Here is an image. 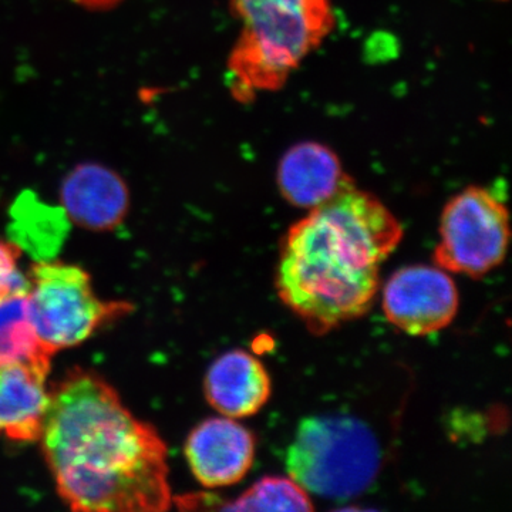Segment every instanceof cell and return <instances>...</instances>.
I'll return each mask as SVG.
<instances>
[{"mask_svg":"<svg viewBox=\"0 0 512 512\" xmlns=\"http://www.w3.org/2000/svg\"><path fill=\"white\" fill-rule=\"evenodd\" d=\"M40 439L57 491L72 510L170 508L164 441L94 373L73 370L50 393Z\"/></svg>","mask_w":512,"mask_h":512,"instance_id":"cell-1","label":"cell"},{"mask_svg":"<svg viewBox=\"0 0 512 512\" xmlns=\"http://www.w3.org/2000/svg\"><path fill=\"white\" fill-rule=\"evenodd\" d=\"M402 238L396 215L346 175L332 197L286 234L279 298L318 336L362 318L379 292L380 268Z\"/></svg>","mask_w":512,"mask_h":512,"instance_id":"cell-2","label":"cell"},{"mask_svg":"<svg viewBox=\"0 0 512 512\" xmlns=\"http://www.w3.org/2000/svg\"><path fill=\"white\" fill-rule=\"evenodd\" d=\"M241 23L228 57V87L239 103L276 92L335 29L330 0H229Z\"/></svg>","mask_w":512,"mask_h":512,"instance_id":"cell-3","label":"cell"},{"mask_svg":"<svg viewBox=\"0 0 512 512\" xmlns=\"http://www.w3.org/2000/svg\"><path fill=\"white\" fill-rule=\"evenodd\" d=\"M286 471L308 494L345 500L365 493L380 468L375 434L348 416L302 420L286 453Z\"/></svg>","mask_w":512,"mask_h":512,"instance_id":"cell-4","label":"cell"},{"mask_svg":"<svg viewBox=\"0 0 512 512\" xmlns=\"http://www.w3.org/2000/svg\"><path fill=\"white\" fill-rule=\"evenodd\" d=\"M30 322L43 348L53 355L84 342L104 323L131 311L124 302H104L80 266L39 261L28 275Z\"/></svg>","mask_w":512,"mask_h":512,"instance_id":"cell-5","label":"cell"},{"mask_svg":"<svg viewBox=\"0 0 512 512\" xmlns=\"http://www.w3.org/2000/svg\"><path fill=\"white\" fill-rule=\"evenodd\" d=\"M510 241V214L500 195L471 185L444 207L437 266L447 272L483 278L503 264Z\"/></svg>","mask_w":512,"mask_h":512,"instance_id":"cell-6","label":"cell"},{"mask_svg":"<svg viewBox=\"0 0 512 512\" xmlns=\"http://www.w3.org/2000/svg\"><path fill=\"white\" fill-rule=\"evenodd\" d=\"M382 308L386 319L407 335H433L456 318L457 286L440 266H406L384 285Z\"/></svg>","mask_w":512,"mask_h":512,"instance_id":"cell-7","label":"cell"},{"mask_svg":"<svg viewBox=\"0 0 512 512\" xmlns=\"http://www.w3.org/2000/svg\"><path fill=\"white\" fill-rule=\"evenodd\" d=\"M192 474L204 487L237 484L251 470L255 437L231 417H214L198 424L185 444Z\"/></svg>","mask_w":512,"mask_h":512,"instance_id":"cell-8","label":"cell"},{"mask_svg":"<svg viewBox=\"0 0 512 512\" xmlns=\"http://www.w3.org/2000/svg\"><path fill=\"white\" fill-rule=\"evenodd\" d=\"M50 357L0 363V436L36 441L49 406Z\"/></svg>","mask_w":512,"mask_h":512,"instance_id":"cell-9","label":"cell"},{"mask_svg":"<svg viewBox=\"0 0 512 512\" xmlns=\"http://www.w3.org/2000/svg\"><path fill=\"white\" fill-rule=\"evenodd\" d=\"M60 200L70 220L93 231L117 227L126 217L130 202L123 178L96 163L77 165L67 174Z\"/></svg>","mask_w":512,"mask_h":512,"instance_id":"cell-10","label":"cell"},{"mask_svg":"<svg viewBox=\"0 0 512 512\" xmlns=\"http://www.w3.org/2000/svg\"><path fill=\"white\" fill-rule=\"evenodd\" d=\"M271 379L261 360L245 350H231L212 363L205 376V397L221 416H254L271 397Z\"/></svg>","mask_w":512,"mask_h":512,"instance_id":"cell-11","label":"cell"},{"mask_svg":"<svg viewBox=\"0 0 512 512\" xmlns=\"http://www.w3.org/2000/svg\"><path fill=\"white\" fill-rule=\"evenodd\" d=\"M346 175L332 148L318 141H302L282 156L276 183L289 204L312 210L335 194Z\"/></svg>","mask_w":512,"mask_h":512,"instance_id":"cell-12","label":"cell"},{"mask_svg":"<svg viewBox=\"0 0 512 512\" xmlns=\"http://www.w3.org/2000/svg\"><path fill=\"white\" fill-rule=\"evenodd\" d=\"M13 232L33 255L50 256L67 232V215L62 208L47 207L36 195L25 194L13 207Z\"/></svg>","mask_w":512,"mask_h":512,"instance_id":"cell-13","label":"cell"},{"mask_svg":"<svg viewBox=\"0 0 512 512\" xmlns=\"http://www.w3.org/2000/svg\"><path fill=\"white\" fill-rule=\"evenodd\" d=\"M26 295L0 303V363L52 357L30 322Z\"/></svg>","mask_w":512,"mask_h":512,"instance_id":"cell-14","label":"cell"},{"mask_svg":"<svg viewBox=\"0 0 512 512\" xmlns=\"http://www.w3.org/2000/svg\"><path fill=\"white\" fill-rule=\"evenodd\" d=\"M229 511H312L311 497L291 477H265L237 498L224 505Z\"/></svg>","mask_w":512,"mask_h":512,"instance_id":"cell-15","label":"cell"},{"mask_svg":"<svg viewBox=\"0 0 512 512\" xmlns=\"http://www.w3.org/2000/svg\"><path fill=\"white\" fill-rule=\"evenodd\" d=\"M20 251L15 242L0 241V303L28 293V276L18 266Z\"/></svg>","mask_w":512,"mask_h":512,"instance_id":"cell-16","label":"cell"},{"mask_svg":"<svg viewBox=\"0 0 512 512\" xmlns=\"http://www.w3.org/2000/svg\"><path fill=\"white\" fill-rule=\"evenodd\" d=\"M73 2L79 3V5L84 6V8H89L93 0H73Z\"/></svg>","mask_w":512,"mask_h":512,"instance_id":"cell-17","label":"cell"}]
</instances>
